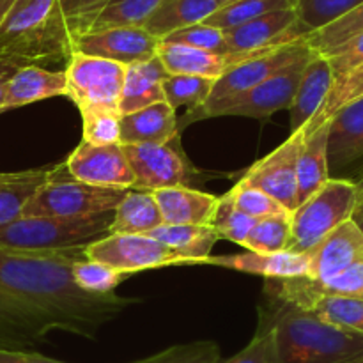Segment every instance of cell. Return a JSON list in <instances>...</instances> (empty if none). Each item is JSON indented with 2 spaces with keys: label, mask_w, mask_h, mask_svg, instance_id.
Wrapping results in <instances>:
<instances>
[{
  "label": "cell",
  "mask_w": 363,
  "mask_h": 363,
  "mask_svg": "<svg viewBox=\"0 0 363 363\" xmlns=\"http://www.w3.org/2000/svg\"><path fill=\"white\" fill-rule=\"evenodd\" d=\"M85 247L53 252L0 250V347L20 350L52 332L96 339L138 300L96 294L74 284L73 266Z\"/></svg>",
  "instance_id": "6da1fadb"
},
{
  "label": "cell",
  "mask_w": 363,
  "mask_h": 363,
  "mask_svg": "<svg viewBox=\"0 0 363 363\" xmlns=\"http://www.w3.org/2000/svg\"><path fill=\"white\" fill-rule=\"evenodd\" d=\"M264 319L273 363H363V335L328 325L307 308L280 301Z\"/></svg>",
  "instance_id": "7a4b0ae2"
},
{
  "label": "cell",
  "mask_w": 363,
  "mask_h": 363,
  "mask_svg": "<svg viewBox=\"0 0 363 363\" xmlns=\"http://www.w3.org/2000/svg\"><path fill=\"white\" fill-rule=\"evenodd\" d=\"M73 39L59 0H16L0 25V59L20 64L67 62Z\"/></svg>",
  "instance_id": "3957f363"
},
{
  "label": "cell",
  "mask_w": 363,
  "mask_h": 363,
  "mask_svg": "<svg viewBox=\"0 0 363 363\" xmlns=\"http://www.w3.org/2000/svg\"><path fill=\"white\" fill-rule=\"evenodd\" d=\"M113 211L85 218L21 216L0 227V250L53 252L87 247L108 236Z\"/></svg>",
  "instance_id": "277c9868"
},
{
  "label": "cell",
  "mask_w": 363,
  "mask_h": 363,
  "mask_svg": "<svg viewBox=\"0 0 363 363\" xmlns=\"http://www.w3.org/2000/svg\"><path fill=\"white\" fill-rule=\"evenodd\" d=\"M312 53H315L314 50L307 45L305 39H301V41L291 43V45L257 53V55L241 60L236 66L229 67L218 80H215L209 98L197 110L188 112V119L201 121L222 117V113L230 105H234L241 96Z\"/></svg>",
  "instance_id": "5b68a950"
},
{
  "label": "cell",
  "mask_w": 363,
  "mask_h": 363,
  "mask_svg": "<svg viewBox=\"0 0 363 363\" xmlns=\"http://www.w3.org/2000/svg\"><path fill=\"white\" fill-rule=\"evenodd\" d=\"M128 190L103 188L82 183L59 165L35 190L23 209V216H52V218H85L113 211Z\"/></svg>",
  "instance_id": "8992f818"
},
{
  "label": "cell",
  "mask_w": 363,
  "mask_h": 363,
  "mask_svg": "<svg viewBox=\"0 0 363 363\" xmlns=\"http://www.w3.org/2000/svg\"><path fill=\"white\" fill-rule=\"evenodd\" d=\"M357 208L358 191L354 181L330 177L325 186L301 202L291 215L289 252H311L337 227L353 220Z\"/></svg>",
  "instance_id": "52a82bcc"
},
{
  "label": "cell",
  "mask_w": 363,
  "mask_h": 363,
  "mask_svg": "<svg viewBox=\"0 0 363 363\" xmlns=\"http://www.w3.org/2000/svg\"><path fill=\"white\" fill-rule=\"evenodd\" d=\"M126 67L99 57L71 53L66 62V96L80 112L106 108L119 112Z\"/></svg>",
  "instance_id": "ba28073f"
},
{
  "label": "cell",
  "mask_w": 363,
  "mask_h": 363,
  "mask_svg": "<svg viewBox=\"0 0 363 363\" xmlns=\"http://www.w3.org/2000/svg\"><path fill=\"white\" fill-rule=\"evenodd\" d=\"M85 259L121 273L147 272L167 266H190V261L145 234H108L85 247Z\"/></svg>",
  "instance_id": "9c48e42d"
},
{
  "label": "cell",
  "mask_w": 363,
  "mask_h": 363,
  "mask_svg": "<svg viewBox=\"0 0 363 363\" xmlns=\"http://www.w3.org/2000/svg\"><path fill=\"white\" fill-rule=\"evenodd\" d=\"M307 35L308 32L298 20L296 7L259 16L225 30L227 66L233 67L248 57L301 41Z\"/></svg>",
  "instance_id": "30bf717a"
},
{
  "label": "cell",
  "mask_w": 363,
  "mask_h": 363,
  "mask_svg": "<svg viewBox=\"0 0 363 363\" xmlns=\"http://www.w3.org/2000/svg\"><path fill=\"white\" fill-rule=\"evenodd\" d=\"M307 126L293 131L275 151L255 162L240 179L241 184L257 188L275 199L293 215L298 208V156Z\"/></svg>",
  "instance_id": "8fae6325"
},
{
  "label": "cell",
  "mask_w": 363,
  "mask_h": 363,
  "mask_svg": "<svg viewBox=\"0 0 363 363\" xmlns=\"http://www.w3.org/2000/svg\"><path fill=\"white\" fill-rule=\"evenodd\" d=\"M176 144L177 138L163 145H123L135 177V190L186 186L191 167Z\"/></svg>",
  "instance_id": "7c38bea8"
},
{
  "label": "cell",
  "mask_w": 363,
  "mask_h": 363,
  "mask_svg": "<svg viewBox=\"0 0 363 363\" xmlns=\"http://www.w3.org/2000/svg\"><path fill=\"white\" fill-rule=\"evenodd\" d=\"M64 167L73 179L92 186L123 190H131L135 186L133 172L121 144L92 145L82 140L67 156Z\"/></svg>",
  "instance_id": "4fadbf2b"
},
{
  "label": "cell",
  "mask_w": 363,
  "mask_h": 363,
  "mask_svg": "<svg viewBox=\"0 0 363 363\" xmlns=\"http://www.w3.org/2000/svg\"><path fill=\"white\" fill-rule=\"evenodd\" d=\"M158 45L160 39L149 34L144 27H112L73 38V53L131 66L156 57Z\"/></svg>",
  "instance_id": "5bb4252c"
},
{
  "label": "cell",
  "mask_w": 363,
  "mask_h": 363,
  "mask_svg": "<svg viewBox=\"0 0 363 363\" xmlns=\"http://www.w3.org/2000/svg\"><path fill=\"white\" fill-rule=\"evenodd\" d=\"M314 55L315 53H312V55L291 64L289 67L277 73L275 77L262 82L261 85H257L250 92L241 96L222 116L262 119V117L272 116V113L279 112V110H289L291 105H293L298 85H300L305 66H307L308 60Z\"/></svg>",
  "instance_id": "9a60e30c"
},
{
  "label": "cell",
  "mask_w": 363,
  "mask_h": 363,
  "mask_svg": "<svg viewBox=\"0 0 363 363\" xmlns=\"http://www.w3.org/2000/svg\"><path fill=\"white\" fill-rule=\"evenodd\" d=\"M308 255L307 279L323 284L363 261V233L354 220H347L330 233Z\"/></svg>",
  "instance_id": "2e32d148"
},
{
  "label": "cell",
  "mask_w": 363,
  "mask_h": 363,
  "mask_svg": "<svg viewBox=\"0 0 363 363\" xmlns=\"http://www.w3.org/2000/svg\"><path fill=\"white\" fill-rule=\"evenodd\" d=\"M353 167H363V98L340 108L330 119V177L346 179Z\"/></svg>",
  "instance_id": "e0dca14e"
},
{
  "label": "cell",
  "mask_w": 363,
  "mask_h": 363,
  "mask_svg": "<svg viewBox=\"0 0 363 363\" xmlns=\"http://www.w3.org/2000/svg\"><path fill=\"white\" fill-rule=\"evenodd\" d=\"M204 264L250 273V275H261L268 280L300 279V277L308 275V255L294 254L289 250L279 252V254H259V252L248 250L247 254L209 255Z\"/></svg>",
  "instance_id": "ac0fdd59"
},
{
  "label": "cell",
  "mask_w": 363,
  "mask_h": 363,
  "mask_svg": "<svg viewBox=\"0 0 363 363\" xmlns=\"http://www.w3.org/2000/svg\"><path fill=\"white\" fill-rule=\"evenodd\" d=\"M179 135L176 110L167 101L121 116V145H163Z\"/></svg>",
  "instance_id": "d6986e66"
},
{
  "label": "cell",
  "mask_w": 363,
  "mask_h": 363,
  "mask_svg": "<svg viewBox=\"0 0 363 363\" xmlns=\"http://www.w3.org/2000/svg\"><path fill=\"white\" fill-rule=\"evenodd\" d=\"M57 96H66L64 71H50L38 64H25L18 67L7 80L2 112Z\"/></svg>",
  "instance_id": "ffe728a7"
},
{
  "label": "cell",
  "mask_w": 363,
  "mask_h": 363,
  "mask_svg": "<svg viewBox=\"0 0 363 363\" xmlns=\"http://www.w3.org/2000/svg\"><path fill=\"white\" fill-rule=\"evenodd\" d=\"M165 225H211L220 197L188 186L152 191Z\"/></svg>",
  "instance_id": "44dd1931"
},
{
  "label": "cell",
  "mask_w": 363,
  "mask_h": 363,
  "mask_svg": "<svg viewBox=\"0 0 363 363\" xmlns=\"http://www.w3.org/2000/svg\"><path fill=\"white\" fill-rule=\"evenodd\" d=\"M333 85V73L326 57L315 53L305 66L291 105V133L307 126L325 105Z\"/></svg>",
  "instance_id": "7402d4cb"
},
{
  "label": "cell",
  "mask_w": 363,
  "mask_h": 363,
  "mask_svg": "<svg viewBox=\"0 0 363 363\" xmlns=\"http://www.w3.org/2000/svg\"><path fill=\"white\" fill-rule=\"evenodd\" d=\"M328 130L330 121L318 126L307 124L298 156V206L328 183Z\"/></svg>",
  "instance_id": "603a6c76"
},
{
  "label": "cell",
  "mask_w": 363,
  "mask_h": 363,
  "mask_svg": "<svg viewBox=\"0 0 363 363\" xmlns=\"http://www.w3.org/2000/svg\"><path fill=\"white\" fill-rule=\"evenodd\" d=\"M169 77L158 57L145 62L131 64L126 67L123 91L119 98V113H133L155 103L165 101L163 96V80Z\"/></svg>",
  "instance_id": "cb8c5ba5"
},
{
  "label": "cell",
  "mask_w": 363,
  "mask_h": 363,
  "mask_svg": "<svg viewBox=\"0 0 363 363\" xmlns=\"http://www.w3.org/2000/svg\"><path fill=\"white\" fill-rule=\"evenodd\" d=\"M218 9L216 0H163L162 6L145 20L142 27L163 41L181 28L204 23Z\"/></svg>",
  "instance_id": "d4e9b609"
},
{
  "label": "cell",
  "mask_w": 363,
  "mask_h": 363,
  "mask_svg": "<svg viewBox=\"0 0 363 363\" xmlns=\"http://www.w3.org/2000/svg\"><path fill=\"white\" fill-rule=\"evenodd\" d=\"M156 57L169 74H186V77H202L218 80L229 66L225 55L177 45V43L160 41Z\"/></svg>",
  "instance_id": "484cf974"
},
{
  "label": "cell",
  "mask_w": 363,
  "mask_h": 363,
  "mask_svg": "<svg viewBox=\"0 0 363 363\" xmlns=\"http://www.w3.org/2000/svg\"><path fill=\"white\" fill-rule=\"evenodd\" d=\"M160 225L163 218L152 191L131 188L113 209L110 234H149Z\"/></svg>",
  "instance_id": "4316f807"
},
{
  "label": "cell",
  "mask_w": 363,
  "mask_h": 363,
  "mask_svg": "<svg viewBox=\"0 0 363 363\" xmlns=\"http://www.w3.org/2000/svg\"><path fill=\"white\" fill-rule=\"evenodd\" d=\"M160 241L176 254L190 261V266L204 264L211 255L213 247L220 240L211 225H160L152 233L145 234Z\"/></svg>",
  "instance_id": "83f0119b"
},
{
  "label": "cell",
  "mask_w": 363,
  "mask_h": 363,
  "mask_svg": "<svg viewBox=\"0 0 363 363\" xmlns=\"http://www.w3.org/2000/svg\"><path fill=\"white\" fill-rule=\"evenodd\" d=\"M52 169L7 172L0 179V227L23 216V209L39 186L48 179Z\"/></svg>",
  "instance_id": "f1b7e54d"
},
{
  "label": "cell",
  "mask_w": 363,
  "mask_h": 363,
  "mask_svg": "<svg viewBox=\"0 0 363 363\" xmlns=\"http://www.w3.org/2000/svg\"><path fill=\"white\" fill-rule=\"evenodd\" d=\"M296 307L314 312L328 325L363 335V300L358 298L311 296Z\"/></svg>",
  "instance_id": "f546056e"
},
{
  "label": "cell",
  "mask_w": 363,
  "mask_h": 363,
  "mask_svg": "<svg viewBox=\"0 0 363 363\" xmlns=\"http://www.w3.org/2000/svg\"><path fill=\"white\" fill-rule=\"evenodd\" d=\"M162 2L163 0H110L85 32L112 27H142Z\"/></svg>",
  "instance_id": "4dcf8cb0"
},
{
  "label": "cell",
  "mask_w": 363,
  "mask_h": 363,
  "mask_svg": "<svg viewBox=\"0 0 363 363\" xmlns=\"http://www.w3.org/2000/svg\"><path fill=\"white\" fill-rule=\"evenodd\" d=\"M294 7H296V0H236V2L220 7L204 23L225 32L264 14L282 9H294Z\"/></svg>",
  "instance_id": "1f68e13d"
},
{
  "label": "cell",
  "mask_w": 363,
  "mask_h": 363,
  "mask_svg": "<svg viewBox=\"0 0 363 363\" xmlns=\"http://www.w3.org/2000/svg\"><path fill=\"white\" fill-rule=\"evenodd\" d=\"M289 245L291 215H280L255 220L245 248L259 254H279L289 250Z\"/></svg>",
  "instance_id": "d6a6232c"
},
{
  "label": "cell",
  "mask_w": 363,
  "mask_h": 363,
  "mask_svg": "<svg viewBox=\"0 0 363 363\" xmlns=\"http://www.w3.org/2000/svg\"><path fill=\"white\" fill-rule=\"evenodd\" d=\"M363 32V4L347 13L346 16L339 18L333 23L326 25V27L319 28V30L312 32L305 38L307 45L314 50L319 55L326 57L330 52L339 48L340 45L347 41V39L354 38V35Z\"/></svg>",
  "instance_id": "836d02e7"
},
{
  "label": "cell",
  "mask_w": 363,
  "mask_h": 363,
  "mask_svg": "<svg viewBox=\"0 0 363 363\" xmlns=\"http://www.w3.org/2000/svg\"><path fill=\"white\" fill-rule=\"evenodd\" d=\"M213 85H215V80L211 78L169 74L163 80V96L174 110H177L179 106H190L191 112L204 105V101L211 94Z\"/></svg>",
  "instance_id": "e575fe53"
},
{
  "label": "cell",
  "mask_w": 363,
  "mask_h": 363,
  "mask_svg": "<svg viewBox=\"0 0 363 363\" xmlns=\"http://www.w3.org/2000/svg\"><path fill=\"white\" fill-rule=\"evenodd\" d=\"M363 0H296V14L308 34L346 16Z\"/></svg>",
  "instance_id": "d590c367"
},
{
  "label": "cell",
  "mask_w": 363,
  "mask_h": 363,
  "mask_svg": "<svg viewBox=\"0 0 363 363\" xmlns=\"http://www.w3.org/2000/svg\"><path fill=\"white\" fill-rule=\"evenodd\" d=\"M254 223V218H250V216H247L245 213H241L240 209L234 206L229 191L220 197L218 208H216L215 216H213L211 220V227L215 229V233L218 234L220 240H227L230 241V243L245 247Z\"/></svg>",
  "instance_id": "8d00e7d4"
},
{
  "label": "cell",
  "mask_w": 363,
  "mask_h": 363,
  "mask_svg": "<svg viewBox=\"0 0 363 363\" xmlns=\"http://www.w3.org/2000/svg\"><path fill=\"white\" fill-rule=\"evenodd\" d=\"M80 117L82 140L92 145L121 144V113L117 110H84Z\"/></svg>",
  "instance_id": "74e56055"
},
{
  "label": "cell",
  "mask_w": 363,
  "mask_h": 363,
  "mask_svg": "<svg viewBox=\"0 0 363 363\" xmlns=\"http://www.w3.org/2000/svg\"><path fill=\"white\" fill-rule=\"evenodd\" d=\"M128 277L130 275H126V273H121L110 266L103 264V262L89 261V259L77 261L73 266L74 284L87 293H113L116 287L123 284Z\"/></svg>",
  "instance_id": "f35d334b"
},
{
  "label": "cell",
  "mask_w": 363,
  "mask_h": 363,
  "mask_svg": "<svg viewBox=\"0 0 363 363\" xmlns=\"http://www.w3.org/2000/svg\"><path fill=\"white\" fill-rule=\"evenodd\" d=\"M360 98H363V66L351 71L346 77L333 82L325 105L319 110L318 116L308 123V126H318V124L326 123V121L332 119L340 108H344L346 105H350V103L357 101V99Z\"/></svg>",
  "instance_id": "ab89813d"
},
{
  "label": "cell",
  "mask_w": 363,
  "mask_h": 363,
  "mask_svg": "<svg viewBox=\"0 0 363 363\" xmlns=\"http://www.w3.org/2000/svg\"><path fill=\"white\" fill-rule=\"evenodd\" d=\"M222 354L216 342L211 340H197V342L177 344V346L163 350L152 357L131 363H220Z\"/></svg>",
  "instance_id": "60d3db41"
},
{
  "label": "cell",
  "mask_w": 363,
  "mask_h": 363,
  "mask_svg": "<svg viewBox=\"0 0 363 363\" xmlns=\"http://www.w3.org/2000/svg\"><path fill=\"white\" fill-rule=\"evenodd\" d=\"M230 199H233L234 206L240 209L241 213H245L247 216L254 220L268 218V216H280V215H291L282 204L275 201L273 197L266 195L264 191L257 190V188L247 186V184H241L238 181L233 186V190H229Z\"/></svg>",
  "instance_id": "b9f144b4"
},
{
  "label": "cell",
  "mask_w": 363,
  "mask_h": 363,
  "mask_svg": "<svg viewBox=\"0 0 363 363\" xmlns=\"http://www.w3.org/2000/svg\"><path fill=\"white\" fill-rule=\"evenodd\" d=\"M163 41L206 50V52L218 53V55H227L229 53L227 52L225 32L208 23H197L191 25V27L181 28V30L174 32V34H170Z\"/></svg>",
  "instance_id": "7bdbcfd3"
},
{
  "label": "cell",
  "mask_w": 363,
  "mask_h": 363,
  "mask_svg": "<svg viewBox=\"0 0 363 363\" xmlns=\"http://www.w3.org/2000/svg\"><path fill=\"white\" fill-rule=\"evenodd\" d=\"M110 0H59L71 39L84 34Z\"/></svg>",
  "instance_id": "ee69618b"
},
{
  "label": "cell",
  "mask_w": 363,
  "mask_h": 363,
  "mask_svg": "<svg viewBox=\"0 0 363 363\" xmlns=\"http://www.w3.org/2000/svg\"><path fill=\"white\" fill-rule=\"evenodd\" d=\"M326 59H328L330 67H332L333 82L363 66V32L347 39L344 45L330 52Z\"/></svg>",
  "instance_id": "f6af8a7d"
},
{
  "label": "cell",
  "mask_w": 363,
  "mask_h": 363,
  "mask_svg": "<svg viewBox=\"0 0 363 363\" xmlns=\"http://www.w3.org/2000/svg\"><path fill=\"white\" fill-rule=\"evenodd\" d=\"M220 363H273V339L266 319L261 315V323L254 339L238 354Z\"/></svg>",
  "instance_id": "bcb514c9"
},
{
  "label": "cell",
  "mask_w": 363,
  "mask_h": 363,
  "mask_svg": "<svg viewBox=\"0 0 363 363\" xmlns=\"http://www.w3.org/2000/svg\"><path fill=\"white\" fill-rule=\"evenodd\" d=\"M0 363H64L39 353H28L23 350H4L0 347Z\"/></svg>",
  "instance_id": "7dc6e473"
},
{
  "label": "cell",
  "mask_w": 363,
  "mask_h": 363,
  "mask_svg": "<svg viewBox=\"0 0 363 363\" xmlns=\"http://www.w3.org/2000/svg\"><path fill=\"white\" fill-rule=\"evenodd\" d=\"M20 66H25V64L14 62V60H4V59H0V74L9 73V71L18 69V67H20Z\"/></svg>",
  "instance_id": "c3c4849f"
},
{
  "label": "cell",
  "mask_w": 363,
  "mask_h": 363,
  "mask_svg": "<svg viewBox=\"0 0 363 363\" xmlns=\"http://www.w3.org/2000/svg\"><path fill=\"white\" fill-rule=\"evenodd\" d=\"M14 2H16V0H0V25L4 23V20H6V16L9 14Z\"/></svg>",
  "instance_id": "681fc988"
},
{
  "label": "cell",
  "mask_w": 363,
  "mask_h": 363,
  "mask_svg": "<svg viewBox=\"0 0 363 363\" xmlns=\"http://www.w3.org/2000/svg\"><path fill=\"white\" fill-rule=\"evenodd\" d=\"M14 71H16V69H14ZM14 71H9V73L0 74V113H2V103H4V94H6V84H7V80H9L11 74L14 73Z\"/></svg>",
  "instance_id": "f907efd6"
},
{
  "label": "cell",
  "mask_w": 363,
  "mask_h": 363,
  "mask_svg": "<svg viewBox=\"0 0 363 363\" xmlns=\"http://www.w3.org/2000/svg\"><path fill=\"white\" fill-rule=\"evenodd\" d=\"M353 181H354V184H357V191H358V208H357V211H358V209L363 208V172L358 179H353Z\"/></svg>",
  "instance_id": "816d5d0a"
},
{
  "label": "cell",
  "mask_w": 363,
  "mask_h": 363,
  "mask_svg": "<svg viewBox=\"0 0 363 363\" xmlns=\"http://www.w3.org/2000/svg\"><path fill=\"white\" fill-rule=\"evenodd\" d=\"M353 220H354V223H357V225L360 227V230L363 233V208H362V209H358V211L354 213V215H353Z\"/></svg>",
  "instance_id": "f5cc1de1"
},
{
  "label": "cell",
  "mask_w": 363,
  "mask_h": 363,
  "mask_svg": "<svg viewBox=\"0 0 363 363\" xmlns=\"http://www.w3.org/2000/svg\"><path fill=\"white\" fill-rule=\"evenodd\" d=\"M216 2H218V6H220V7H223V6H227V4L236 2V0H216Z\"/></svg>",
  "instance_id": "db71d44e"
},
{
  "label": "cell",
  "mask_w": 363,
  "mask_h": 363,
  "mask_svg": "<svg viewBox=\"0 0 363 363\" xmlns=\"http://www.w3.org/2000/svg\"><path fill=\"white\" fill-rule=\"evenodd\" d=\"M2 177H4V172H0V179H2Z\"/></svg>",
  "instance_id": "11a10c76"
}]
</instances>
